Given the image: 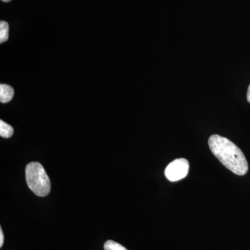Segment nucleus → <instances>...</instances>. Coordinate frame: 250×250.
<instances>
[{
	"mask_svg": "<svg viewBox=\"0 0 250 250\" xmlns=\"http://www.w3.org/2000/svg\"><path fill=\"white\" fill-rule=\"evenodd\" d=\"M208 146L213 155L233 173L243 176L248 172L249 167L246 156L231 141L219 135H212Z\"/></svg>",
	"mask_w": 250,
	"mask_h": 250,
	"instance_id": "f257e3e1",
	"label": "nucleus"
},
{
	"mask_svg": "<svg viewBox=\"0 0 250 250\" xmlns=\"http://www.w3.org/2000/svg\"><path fill=\"white\" fill-rule=\"evenodd\" d=\"M28 187L35 195L45 197L51 190L50 180L45 169L38 162L28 164L25 170Z\"/></svg>",
	"mask_w": 250,
	"mask_h": 250,
	"instance_id": "f03ea898",
	"label": "nucleus"
},
{
	"mask_svg": "<svg viewBox=\"0 0 250 250\" xmlns=\"http://www.w3.org/2000/svg\"><path fill=\"white\" fill-rule=\"evenodd\" d=\"M189 170V163L185 159H177L166 167L165 175L170 182H177L187 177Z\"/></svg>",
	"mask_w": 250,
	"mask_h": 250,
	"instance_id": "7ed1b4c3",
	"label": "nucleus"
},
{
	"mask_svg": "<svg viewBox=\"0 0 250 250\" xmlns=\"http://www.w3.org/2000/svg\"><path fill=\"white\" fill-rule=\"evenodd\" d=\"M14 96V90L11 85H0V102L1 103H7L12 100Z\"/></svg>",
	"mask_w": 250,
	"mask_h": 250,
	"instance_id": "20e7f679",
	"label": "nucleus"
},
{
	"mask_svg": "<svg viewBox=\"0 0 250 250\" xmlns=\"http://www.w3.org/2000/svg\"><path fill=\"white\" fill-rule=\"evenodd\" d=\"M14 134L12 126L3 121H0V136L4 139H9Z\"/></svg>",
	"mask_w": 250,
	"mask_h": 250,
	"instance_id": "39448f33",
	"label": "nucleus"
},
{
	"mask_svg": "<svg viewBox=\"0 0 250 250\" xmlns=\"http://www.w3.org/2000/svg\"><path fill=\"white\" fill-rule=\"evenodd\" d=\"M9 26L5 21L0 22V43L6 42L9 39Z\"/></svg>",
	"mask_w": 250,
	"mask_h": 250,
	"instance_id": "423d86ee",
	"label": "nucleus"
},
{
	"mask_svg": "<svg viewBox=\"0 0 250 250\" xmlns=\"http://www.w3.org/2000/svg\"><path fill=\"white\" fill-rule=\"evenodd\" d=\"M105 250H128L124 246L113 241H108L104 244Z\"/></svg>",
	"mask_w": 250,
	"mask_h": 250,
	"instance_id": "0eeeda50",
	"label": "nucleus"
},
{
	"mask_svg": "<svg viewBox=\"0 0 250 250\" xmlns=\"http://www.w3.org/2000/svg\"><path fill=\"white\" fill-rule=\"evenodd\" d=\"M4 243V234H3L2 229H0V248H1Z\"/></svg>",
	"mask_w": 250,
	"mask_h": 250,
	"instance_id": "6e6552de",
	"label": "nucleus"
},
{
	"mask_svg": "<svg viewBox=\"0 0 250 250\" xmlns=\"http://www.w3.org/2000/svg\"><path fill=\"white\" fill-rule=\"evenodd\" d=\"M247 98H248V101L250 103V85L249 88H248V95H247Z\"/></svg>",
	"mask_w": 250,
	"mask_h": 250,
	"instance_id": "1a4fd4ad",
	"label": "nucleus"
},
{
	"mask_svg": "<svg viewBox=\"0 0 250 250\" xmlns=\"http://www.w3.org/2000/svg\"><path fill=\"white\" fill-rule=\"evenodd\" d=\"M2 1H4V2H9V1H11V0H1Z\"/></svg>",
	"mask_w": 250,
	"mask_h": 250,
	"instance_id": "9d476101",
	"label": "nucleus"
}]
</instances>
